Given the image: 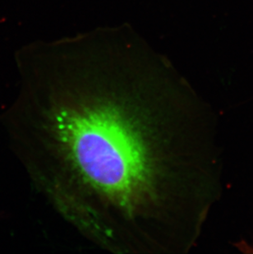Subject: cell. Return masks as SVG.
<instances>
[{"mask_svg":"<svg viewBox=\"0 0 253 254\" xmlns=\"http://www.w3.org/2000/svg\"><path fill=\"white\" fill-rule=\"evenodd\" d=\"M194 113L174 75L74 68L16 104L10 128L37 187L87 239L177 254L201 217Z\"/></svg>","mask_w":253,"mask_h":254,"instance_id":"obj_1","label":"cell"}]
</instances>
